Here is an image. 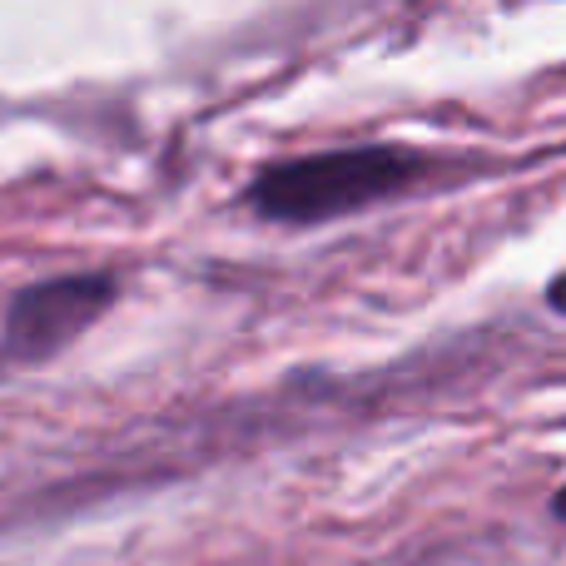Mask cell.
Here are the masks:
<instances>
[{"label":"cell","mask_w":566,"mask_h":566,"mask_svg":"<svg viewBox=\"0 0 566 566\" xmlns=\"http://www.w3.org/2000/svg\"><path fill=\"white\" fill-rule=\"evenodd\" d=\"M552 517H557V522H566V488L557 492V497H552Z\"/></svg>","instance_id":"obj_4"},{"label":"cell","mask_w":566,"mask_h":566,"mask_svg":"<svg viewBox=\"0 0 566 566\" xmlns=\"http://www.w3.org/2000/svg\"><path fill=\"white\" fill-rule=\"evenodd\" d=\"M432 175V159L408 145H353L274 159L244 189V205L269 224H328L408 195Z\"/></svg>","instance_id":"obj_1"},{"label":"cell","mask_w":566,"mask_h":566,"mask_svg":"<svg viewBox=\"0 0 566 566\" xmlns=\"http://www.w3.org/2000/svg\"><path fill=\"white\" fill-rule=\"evenodd\" d=\"M547 303H552V308H557V313H566V274H562V279H552Z\"/></svg>","instance_id":"obj_3"},{"label":"cell","mask_w":566,"mask_h":566,"mask_svg":"<svg viewBox=\"0 0 566 566\" xmlns=\"http://www.w3.org/2000/svg\"><path fill=\"white\" fill-rule=\"evenodd\" d=\"M119 298L115 274H60L35 279L10 293L0 353L10 368H40L55 353H65L80 333L99 323V313Z\"/></svg>","instance_id":"obj_2"}]
</instances>
